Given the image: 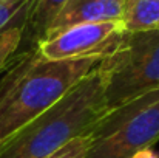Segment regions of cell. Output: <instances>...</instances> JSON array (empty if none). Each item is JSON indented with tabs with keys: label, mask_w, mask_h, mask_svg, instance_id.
<instances>
[{
	"label": "cell",
	"mask_w": 159,
	"mask_h": 158,
	"mask_svg": "<svg viewBox=\"0 0 159 158\" xmlns=\"http://www.w3.org/2000/svg\"><path fill=\"white\" fill-rule=\"evenodd\" d=\"M101 59L51 60L37 45L12 54L0 79V140L54 105Z\"/></svg>",
	"instance_id": "6da1fadb"
},
{
	"label": "cell",
	"mask_w": 159,
	"mask_h": 158,
	"mask_svg": "<svg viewBox=\"0 0 159 158\" xmlns=\"http://www.w3.org/2000/svg\"><path fill=\"white\" fill-rule=\"evenodd\" d=\"M104 81L94 67L54 105L2 140L0 158H50L105 115Z\"/></svg>",
	"instance_id": "7a4b0ae2"
},
{
	"label": "cell",
	"mask_w": 159,
	"mask_h": 158,
	"mask_svg": "<svg viewBox=\"0 0 159 158\" xmlns=\"http://www.w3.org/2000/svg\"><path fill=\"white\" fill-rule=\"evenodd\" d=\"M84 158H131L159 141V89L108 110L87 133Z\"/></svg>",
	"instance_id": "3957f363"
},
{
	"label": "cell",
	"mask_w": 159,
	"mask_h": 158,
	"mask_svg": "<svg viewBox=\"0 0 159 158\" xmlns=\"http://www.w3.org/2000/svg\"><path fill=\"white\" fill-rule=\"evenodd\" d=\"M107 110L159 89V30L124 33L119 47L96 65Z\"/></svg>",
	"instance_id": "277c9868"
},
{
	"label": "cell",
	"mask_w": 159,
	"mask_h": 158,
	"mask_svg": "<svg viewBox=\"0 0 159 158\" xmlns=\"http://www.w3.org/2000/svg\"><path fill=\"white\" fill-rule=\"evenodd\" d=\"M124 33L120 22L82 23L48 36L37 48L43 57L51 60L104 59L119 47Z\"/></svg>",
	"instance_id": "5b68a950"
},
{
	"label": "cell",
	"mask_w": 159,
	"mask_h": 158,
	"mask_svg": "<svg viewBox=\"0 0 159 158\" xmlns=\"http://www.w3.org/2000/svg\"><path fill=\"white\" fill-rule=\"evenodd\" d=\"M124 5L125 0H66L53 20L47 37L74 25L120 22L124 16Z\"/></svg>",
	"instance_id": "8992f818"
},
{
	"label": "cell",
	"mask_w": 159,
	"mask_h": 158,
	"mask_svg": "<svg viewBox=\"0 0 159 158\" xmlns=\"http://www.w3.org/2000/svg\"><path fill=\"white\" fill-rule=\"evenodd\" d=\"M66 0H33L26 23H25V31L23 36L28 34V41L31 45H39L40 42L45 41L48 30L65 5Z\"/></svg>",
	"instance_id": "52a82bcc"
},
{
	"label": "cell",
	"mask_w": 159,
	"mask_h": 158,
	"mask_svg": "<svg viewBox=\"0 0 159 158\" xmlns=\"http://www.w3.org/2000/svg\"><path fill=\"white\" fill-rule=\"evenodd\" d=\"M120 23L127 33L159 30V0H125Z\"/></svg>",
	"instance_id": "ba28073f"
},
{
	"label": "cell",
	"mask_w": 159,
	"mask_h": 158,
	"mask_svg": "<svg viewBox=\"0 0 159 158\" xmlns=\"http://www.w3.org/2000/svg\"><path fill=\"white\" fill-rule=\"evenodd\" d=\"M31 2L33 0H16L0 3V34L16 25L25 26Z\"/></svg>",
	"instance_id": "9c48e42d"
},
{
	"label": "cell",
	"mask_w": 159,
	"mask_h": 158,
	"mask_svg": "<svg viewBox=\"0 0 159 158\" xmlns=\"http://www.w3.org/2000/svg\"><path fill=\"white\" fill-rule=\"evenodd\" d=\"M23 31H25L23 25H16L0 34V73L8 65V60L11 59V56L17 51L23 39Z\"/></svg>",
	"instance_id": "30bf717a"
},
{
	"label": "cell",
	"mask_w": 159,
	"mask_h": 158,
	"mask_svg": "<svg viewBox=\"0 0 159 158\" xmlns=\"http://www.w3.org/2000/svg\"><path fill=\"white\" fill-rule=\"evenodd\" d=\"M87 146H88V135L76 136L50 158H84Z\"/></svg>",
	"instance_id": "8fae6325"
},
{
	"label": "cell",
	"mask_w": 159,
	"mask_h": 158,
	"mask_svg": "<svg viewBox=\"0 0 159 158\" xmlns=\"http://www.w3.org/2000/svg\"><path fill=\"white\" fill-rule=\"evenodd\" d=\"M131 158H159V152L153 151L152 147H148V149H142V151L136 152Z\"/></svg>",
	"instance_id": "7c38bea8"
},
{
	"label": "cell",
	"mask_w": 159,
	"mask_h": 158,
	"mask_svg": "<svg viewBox=\"0 0 159 158\" xmlns=\"http://www.w3.org/2000/svg\"><path fill=\"white\" fill-rule=\"evenodd\" d=\"M8 2H16V0H0V3H8Z\"/></svg>",
	"instance_id": "4fadbf2b"
},
{
	"label": "cell",
	"mask_w": 159,
	"mask_h": 158,
	"mask_svg": "<svg viewBox=\"0 0 159 158\" xmlns=\"http://www.w3.org/2000/svg\"><path fill=\"white\" fill-rule=\"evenodd\" d=\"M0 143H2V140H0Z\"/></svg>",
	"instance_id": "5bb4252c"
}]
</instances>
